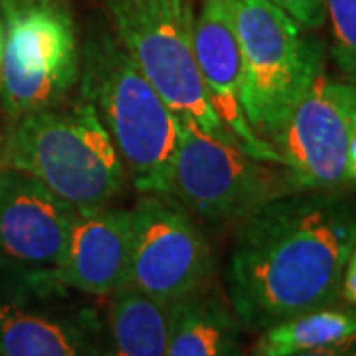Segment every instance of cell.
Wrapping results in <instances>:
<instances>
[{
	"label": "cell",
	"instance_id": "d6986e66",
	"mask_svg": "<svg viewBox=\"0 0 356 356\" xmlns=\"http://www.w3.org/2000/svg\"><path fill=\"white\" fill-rule=\"evenodd\" d=\"M341 301L344 305L356 307V242L344 264L343 280H341Z\"/></svg>",
	"mask_w": 356,
	"mask_h": 356
},
{
	"label": "cell",
	"instance_id": "5bb4252c",
	"mask_svg": "<svg viewBox=\"0 0 356 356\" xmlns=\"http://www.w3.org/2000/svg\"><path fill=\"white\" fill-rule=\"evenodd\" d=\"M242 325L216 283L170 303L166 356H243Z\"/></svg>",
	"mask_w": 356,
	"mask_h": 356
},
{
	"label": "cell",
	"instance_id": "52a82bcc",
	"mask_svg": "<svg viewBox=\"0 0 356 356\" xmlns=\"http://www.w3.org/2000/svg\"><path fill=\"white\" fill-rule=\"evenodd\" d=\"M0 356H109L107 325L56 271L0 261Z\"/></svg>",
	"mask_w": 356,
	"mask_h": 356
},
{
	"label": "cell",
	"instance_id": "30bf717a",
	"mask_svg": "<svg viewBox=\"0 0 356 356\" xmlns=\"http://www.w3.org/2000/svg\"><path fill=\"white\" fill-rule=\"evenodd\" d=\"M355 137L356 86L323 70L271 145L297 191L341 192L350 184L346 159Z\"/></svg>",
	"mask_w": 356,
	"mask_h": 356
},
{
	"label": "cell",
	"instance_id": "277c9868",
	"mask_svg": "<svg viewBox=\"0 0 356 356\" xmlns=\"http://www.w3.org/2000/svg\"><path fill=\"white\" fill-rule=\"evenodd\" d=\"M243 62V111L269 145L325 70V44L269 0H232ZM273 147V145H271Z\"/></svg>",
	"mask_w": 356,
	"mask_h": 356
},
{
	"label": "cell",
	"instance_id": "8fae6325",
	"mask_svg": "<svg viewBox=\"0 0 356 356\" xmlns=\"http://www.w3.org/2000/svg\"><path fill=\"white\" fill-rule=\"evenodd\" d=\"M77 214L72 204L36 177L0 168V261L56 271Z\"/></svg>",
	"mask_w": 356,
	"mask_h": 356
},
{
	"label": "cell",
	"instance_id": "7c38bea8",
	"mask_svg": "<svg viewBox=\"0 0 356 356\" xmlns=\"http://www.w3.org/2000/svg\"><path fill=\"white\" fill-rule=\"evenodd\" d=\"M194 54L206 95L248 154L281 165L280 153L255 133L243 111V62L232 0H204L194 20Z\"/></svg>",
	"mask_w": 356,
	"mask_h": 356
},
{
	"label": "cell",
	"instance_id": "7a4b0ae2",
	"mask_svg": "<svg viewBox=\"0 0 356 356\" xmlns=\"http://www.w3.org/2000/svg\"><path fill=\"white\" fill-rule=\"evenodd\" d=\"M81 97L93 107L127 178L143 194H168L178 117L107 28H93L81 48Z\"/></svg>",
	"mask_w": 356,
	"mask_h": 356
},
{
	"label": "cell",
	"instance_id": "8992f818",
	"mask_svg": "<svg viewBox=\"0 0 356 356\" xmlns=\"http://www.w3.org/2000/svg\"><path fill=\"white\" fill-rule=\"evenodd\" d=\"M178 125L166 196L192 216L214 224H240L266 204L297 192L281 165L210 137L188 117H178Z\"/></svg>",
	"mask_w": 356,
	"mask_h": 356
},
{
	"label": "cell",
	"instance_id": "9a60e30c",
	"mask_svg": "<svg viewBox=\"0 0 356 356\" xmlns=\"http://www.w3.org/2000/svg\"><path fill=\"white\" fill-rule=\"evenodd\" d=\"M107 307L109 356H166L170 303H163L133 287H123Z\"/></svg>",
	"mask_w": 356,
	"mask_h": 356
},
{
	"label": "cell",
	"instance_id": "e0dca14e",
	"mask_svg": "<svg viewBox=\"0 0 356 356\" xmlns=\"http://www.w3.org/2000/svg\"><path fill=\"white\" fill-rule=\"evenodd\" d=\"M331 56L346 81L356 86V0H325Z\"/></svg>",
	"mask_w": 356,
	"mask_h": 356
},
{
	"label": "cell",
	"instance_id": "603a6c76",
	"mask_svg": "<svg viewBox=\"0 0 356 356\" xmlns=\"http://www.w3.org/2000/svg\"><path fill=\"white\" fill-rule=\"evenodd\" d=\"M2 38H4V24H2V18H0V60H2Z\"/></svg>",
	"mask_w": 356,
	"mask_h": 356
},
{
	"label": "cell",
	"instance_id": "4fadbf2b",
	"mask_svg": "<svg viewBox=\"0 0 356 356\" xmlns=\"http://www.w3.org/2000/svg\"><path fill=\"white\" fill-rule=\"evenodd\" d=\"M131 261V210L107 206L77 214L56 275L70 289L105 297L127 287Z\"/></svg>",
	"mask_w": 356,
	"mask_h": 356
},
{
	"label": "cell",
	"instance_id": "6da1fadb",
	"mask_svg": "<svg viewBox=\"0 0 356 356\" xmlns=\"http://www.w3.org/2000/svg\"><path fill=\"white\" fill-rule=\"evenodd\" d=\"M355 242L356 204L341 192L297 191L240 222L224 293L242 329L337 305Z\"/></svg>",
	"mask_w": 356,
	"mask_h": 356
},
{
	"label": "cell",
	"instance_id": "9c48e42d",
	"mask_svg": "<svg viewBox=\"0 0 356 356\" xmlns=\"http://www.w3.org/2000/svg\"><path fill=\"white\" fill-rule=\"evenodd\" d=\"M216 255L192 214L170 196L143 194L131 208L127 287L163 303L214 281Z\"/></svg>",
	"mask_w": 356,
	"mask_h": 356
},
{
	"label": "cell",
	"instance_id": "ba28073f",
	"mask_svg": "<svg viewBox=\"0 0 356 356\" xmlns=\"http://www.w3.org/2000/svg\"><path fill=\"white\" fill-rule=\"evenodd\" d=\"M0 107L10 119L58 107L79 83L81 50L65 2L2 18Z\"/></svg>",
	"mask_w": 356,
	"mask_h": 356
},
{
	"label": "cell",
	"instance_id": "ffe728a7",
	"mask_svg": "<svg viewBox=\"0 0 356 356\" xmlns=\"http://www.w3.org/2000/svg\"><path fill=\"white\" fill-rule=\"evenodd\" d=\"M295 356H356V334L343 341V343L323 346L317 350H309V353H301V355Z\"/></svg>",
	"mask_w": 356,
	"mask_h": 356
},
{
	"label": "cell",
	"instance_id": "7402d4cb",
	"mask_svg": "<svg viewBox=\"0 0 356 356\" xmlns=\"http://www.w3.org/2000/svg\"><path fill=\"white\" fill-rule=\"evenodd\" d=\"M346 172H348V180L356 184V137L350 143L348 149V159H346Z\"/></svg>",
	"mask_w": 356,
	"mask_h": 356
},
{
	"label": "cell",
	"instance_id": "ac0fdd59",
	"mask_svg": "<svg viewBox=\"0 0 356 356\" xmlns=\"http://www.w3.org/2000/svg\"><path fill=\"white\" fill-rule=\"evenodd\" d=\"M269 2H273L287 16H291L307 32L321 30L327 24L325 0H269Z\"/></svg>",
	"mask_w": 356,
	"mask_h": 356
},
{
	"label": "cell",
	"instance_id": "2e32d148",
	"mask_svg": "<svg viewBox=\"0 0 356 356\" xmlns=\"http://www.w3.org/2000/svg\"><path fill=\"white\" fill-rule=\"evenodd\" d=\"M355 334L356 307H318L259 331L248 356H295L343 343Z\"/></svg>",
	"mask_w": 356,
	"mask_h": 356
},
{
	"label": "cell",
	"instance_id": "44dd1931",
	"mask_svg": "<svg viewBox=\"0 0 356 356\" xmlns=\"http://www.w3.org/2000/svg\"><path fill=\"white\" fill-rule=\"evenodd\" d=\"M58 2H64V0H0V13L4 18L8 14L36 8V6H46V4H58Z\"/></svg>",
	"mask_w": 356,
	"mask_h": 356
},
{
	"label": "cell",
	"instance_id": "3957f363",
	"mask_svg": "<svg viewBox=\"0 0 356 356\" xmlns=\"http://www.w3.org/2000/svg\"><path fill=\"white\" fill-rule=\"evenodd\" d=\"M0 168L42 180L79 214L111 206L127 172L107 131L83 97L13 119L2 145Z\"/></svg>",
	"mask_w": 356,
	"mask_h": 356
},
{
	"label": "cell",
	"instance_id": "5b68a950",
	"mask_svg": "<svg viewBox=\"0 0 356 356\" xmlns=\"http://www.w3.org/2000/svg\"><path fill=\"white\" fill-rule=\"evenodd\" d=\"M102 4L115 38L175 115L192 119L214 139L238 145L204 89L194 54L191 2L102 0Z\"/></svg>",
	"mask_w": 356,
	"mask_h": 356
}]
</instances>
